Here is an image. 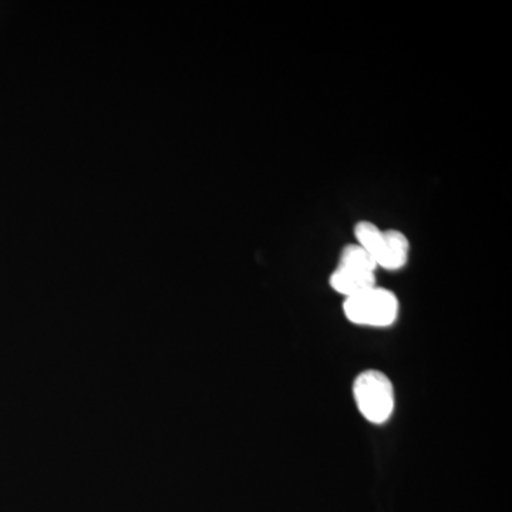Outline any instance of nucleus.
I'll return each instance as SVG.
<instances>
[{"label":"nucleus","mask_w":512,"mask_h":512,"mask_svg":"<svg viewBox=\"0 0 512 512\" xmlns=\"http://www.w3.org/2000/svg\"><path fill=\"white\" fill-rule=\"evenodd\" d=\"M356 244L375 259L377 268L396 272L409 262L410 241L399 229H382L370 221L355 225Z\"/></svg>","instance_id":"nucleus-1"},{"label":"nucleus","mask_w":512,"mask_h":512,"mask_svg":"<svg viewBox=\"0 0 512 512\" xmlns=\"http://www.w3.org/2000/svg\"><path fill=\"white\" fill-rule=\"evenodd\" d=\"M353 399L363 419L383 426L392 419L396 409V393L390 377L370 369L357 375L352 387Z\"/></svg>","instance_id":"nucleus-2"},{"label":"nucleus","mask_w":512,"mask_h":512,"mask_svg":"<svg viewBox=\"0 0 512 512\" xmlns=\"http://www.w3.org/2000/svg\"><path fill=\"white\" fill-rule=\"evenodd\" d=\"M343 313L353 325L389 328L399 318L400 302L396 293L376 285L352 298H346Z\"/></svg>","instance_id":"nucleus-3"},{"label":"nucleus","mask_w":512,"mask_h":512,"mask_svg":"<svg viewBox=\"0 0 512 512\" xmlns=\"http://www.w3.org/2000/svg\"><path fill=\"white\" fill-rule=\"evenodd\" d=\"M329 285L333 291L345 296V299L352 298V296L357 295V293L375 288L376 274L336 266L335 271L330 275Z\"/></svg>","instance_id":"nucleus-4"},{"label":"nucleus","mask_w":512,"mask_h":512,"mask_svg":"<svg viewBox=\"0 0 512 512\" xmlns=\"http://www.w3.org/2000/svg\"><path fill=\"white\" fill-rule=\"evenodd\" d=\"M338 266L356 269V271L373 272V274H376L377 269H379L375 259L359 244H349L343 247L340 251Z\"/></svg>","instance_id":"nucleus-5"}]
</instances>
